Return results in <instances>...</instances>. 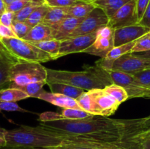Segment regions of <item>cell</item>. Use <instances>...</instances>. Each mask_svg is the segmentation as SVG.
<instances>
[{"label":"cell","mask_w":150,"mask_h":149,"mask_svg":"<svg viewBox=\"0 0 150 149\" xmlns=\"http://www.w3.org/2000/svg\"><path fill=\"white\" fill-rule=\"evenodd\" d=\"M48 132L63 140L59 145L33 149H141L138 143L120 134L110 132L75 134L59 131L40 124Z\"/></svg>","instance_id":"obj_1"},{"label":"cell","mask_w":150,"mask_h":149,"mask_svg":"<svg viewBox=\"0 0 150 149\" xmlns=\"http://www.w3.org/2000/svg\"><path fill=\"white\" fill-rule=\"evenodd\" d=\"M40 124L70 134H86L110 132L125 135L127 131V121L95 115L83 119H62L40 122Z\"/></svg>","instance_id":"obj_2"},{"label":"cell","mask_w":150,"mask_h":149,"mask_svg":"<svg viewBox=\"0 0 150 149\" xmlns=\"http://www.w3.org/2000/svg\"><path fill=\"white\" fill-rule=\"evenodd\" d=\"M7 145L32 148L54 147L62 144L60 137L48 132L40 126H21L19 128L7 130L5 134Z\"/></svg>","instance_id":"obj_3"},{"label":"cell","mask_w":150,"mask_h":149,"mask_svg":"<svg viewBox=\"0 0 150 149\" xmlns=\"http://www.w3.org/2000/svg\"><path fill=\"white\" fill-rule=\"evenodd\" d=\"M83 71H67L47 68L46 84L49 83H59L71 85L83 90L90 91L95 89H104L107 85L98 77L87 65Z\"/></svg>","instance_id":"obj_4"},{"label":"cell","mask_w":150,"mask_h":149,"mask_svg":"<svg viewBox=\"0 0 150 149\" xmlns=\"http://www.w3.org/2000/svg\"><path fill=\"white\" fill-rule=\"evenodd\" d=\"M0 47L16 62L43 63L54 60L46 52L18 37L0 38Z\"/></svg>","instance_id":"obj_5"},{"label":"cell","mask_w":150,"mask_h":149,"mask_svg":"<svg viewBox=\"0 0 150 149\" xmlns=\"http://www.w3.org/2000/svg\"><path fill=\"white\" fill-rule=\"evenodd\" d=\"M47 68L39 62H15L10 71L9 87L21 86L38 81H46Z\"/></svg>","instance_id":"obj_6"},{"label":"cell","mask_w":150,"mask_h":149,"mask_svg":"<svg viewBox=\"0 0 150 149\" xmlns=\"http://www.w3.org/2000/svg\"><path fill=\"white\" fill-rule=\"evenodd\" d=\"M103 68V67H102ZM104 69V68H103ZM111 83L124 88L129 99L147 98L150 99V87L141 84L133 74L115 70L104 69Z\"/></svg>","instance_id":"obj_7"},{"label":"cell","mask_w":150,"mask_h":149,"mask_svg":"<svg viewBox=\"0 0 150 149\" xmlns=\"http://www.w3.org/2000/svg\"><path fill=\"white\" fill-rule=\"evenodd\" d=\"M114 29L108 26H103L96 32V39L89 48L83 53L97 56L104 58L108 53L114 48Z\"/></svg>","instance_id":"obj_8"},{"label":"cell","mask_w":150,"mask_h":149,"mask_svg":"<svg viewBox=\"0 0 150 149\" xmlns=\"http://www.w3.org/2000/svg\"><path fill=\"white\" fill-rule=\"evenodd\" d=\"M108 20L109 18L103 10L96 7L85 18H83L81 23L68 38L97 32L98 29L107 26Z\"/></svg>","instance_id":"obj_9"},{"label":"cell","mask_w":150,"mask_h":149,"mask_svg":"<svg viewBox=\"0 0 150 149\" xmlns=\"http://www.w3.org/2000/svg\"><path fill=\"white\" fill-rule=\"evenodd\" d=\"M94 101L95 115L108 117L118 109L120 103L104 89H95L89 91Z\"/></svg>","instance_id":"obj_10"},{"label":"cell","mask_w":150,"mask_h":149,"mask_svg":"<svg viewBox=\"0 0 150 149\" xmlns=\"http://www.w3.org/2000/svg\"><path fill=\"white\" fill-rule=\"evenodd\" d=\"M147 69H150V59L129 53L113 61L111 70L134 74Z\"/></svg>","instance_id":"obj_11"},{"label":"cell","mask_w":150,"mask_h":149,"mask_svg":"<svg viewBox=\"0 0 150 149\" xmlns=\"http://www.w3.org/2000/svg\"><path fill=\"white\" fill-rule=\"evenodd\" d=\"M139 23L136 13V1L131 0L123 5L111 18L107 26L116 29Z\"/></svg>","instance_id":"obj_12"},{"label":"cell","mask_w":150,"mask_h":149,"mask_svg":"<svg viewBox=\"0 0 150 149\" xmlns=\"http://www.w3.org/2000/svg\"><path fill=\"white\" fill-rule=\"evenodd\" d=\"M96 39V32L73 37L61 41L58 58L72 53H83L92 45Z\"/></svg>","instance_id":"obj_13"},{"label":"cell","mask_w":150,"mask_h":149,"mask_svg":"<svg viewBox=\"0 0 150 149\" xmlns=\"http://www.w3.org/2000/svg\"><path fill=\"white\" fill-rule=\"evenodd\" d=\"M149 32H150L149 28L139 23L114 29V47L133 42Z\"/></svg>","instance_id":"obj_14"},{"label":"cell","mask_w":150,"mask_h":149,"mask_svg":"<svg viewBox=\"0 0 150 149\" xmlns=\"http://www.w3.org/2000/svg\"><path fill=\"white\" fill-rule=\"evenodd\" d=\"M83 20V18H78L67 15L57 27L53 29L54 39L59 41L67 39Z\"/></svg>","instance_id":"obj_15"},{"label":"cell","mask_w":150,"mask_h":149,"mask_svg":"<svg viewBox=\"0 0 150 149\" xmlns=\"http://www.w3.org/2000/svg\"><path fill=\"white\" fill-rule=\"evenodd\" d=\"M38 99L48 102L56 106L61 107L63 108H76L81 109L78 103L77 100L73 98L69 97L61 93L46 92L44 91L40 93ZM82 110V109H81Z\"/></svg>","instance_id":"obj_16"},{"label":"cell","mask_w":150,"mask_h":149,"mask_svg":"<svg viewBox=\"0 0 150 149\" xmlns=\"http://www.w3.org/2000/svg\"><path fill=\"white\" fill-rule=\"evenodd\" d=\"M28 42H40L54 39L53 29L44 23H41L33 26L27 34L23 38Z\"/></svg>","instance_id":"obj_17"},{"label":"cell","mask_w":150,"mask_h":149,"mask_svg":"<svg viewBox=\"0 0 150 149\" xmlns=\"http://www.w3.org/2000/svg\"><path fill=\"white\" fill-rule=\"evenodd\" d=\"M15 62L16 61H13L2 50V52L0 54V90L10 86V71Z\"/></svg>","instance_id":"obj_18"},{"label":"cell","mask_w":150,"mask_h":149,"mask_svg":"<svg viewBox=\"0 0 150 149\" xmlns=\"http://www.w3.org/2000/svg\"><path fill=\"white\" fill-rule=\"evenodd\" d=\"M67 15V7H50L45 15L42 23L50 26L52 29L57 27L64 20Z\"/></svg>","instance_id":"obj_19"},{"label":"cell","mask_w":150,"mask_h":149,"mask_svg":"<svg viewBox=\"0 0 150 149\" xmlns=\"http://www.w3.org/2000/svg\"><path fill=\"white\" fill-rule=\"evenodd\" d=\"M49 86V89L52 93H61L69 97L77 99L82 93H84L83 89L71 85L59 83H47Z\"/></svg>","instance_id":"obj_20"},{"label":"cell","mask_w":150,"mask_h":149,"mask_svg":"<svg viewBox=\"0 0 150 149\" xmlns=\"http://www.w3.org/2000/svg\"><path fill=\"white\" fill-rule=\"evenodd\" d=\"M131 0H94L95 7L102 9L108 18H111L123 5Z\"/></svg>","instance_id":"obj_21"},{"label":"cell","mask_w":150,"mask_h":149,"mask_svg":"<svg viewBox=\"0 0 150 149\" xmlns=\"http://www.w3.org/2000/svg\"><path fill=\"white\" fill-rule=\"evenodd\" d=\"M95 7L91 1H79L74 5L67 7V15L78 18H84Z\"/></svg>","instance_id":"obj_22"},{"label":"cell","mask_w":150,"mask_h":149,"mask_svg":"<svg viewBox=\"0 0 150 149\" xmlns=\"http://www.w3.org/2000/svg\"><path fill=\"white\" fill-rule=\"evenodd\" d=\"M29 95L26 94L23 91L16 88H6L0 90V101L1 102H14L23 100L29 98Z\"/></svg>","instance_id":"obj_23"},{"label":"cell","mask_w":150,"mask_h":149,"mask_svg":"<svg viewBox=\"0 0 150 149\" xmlns=\"http://www.w3.org/2000/svg\"><path fill=\"white\" fill-rule=\"evenodd\" d=\"M31 43L33 44L34 45L38 47V48L41 49L42 51L46 52L49 55H51L54 60L58 58V54L59 52L61 41L53 39H50V40L40 41V42H31Z\"/></svg>","instance_id":"obj_24"},{"label":"cell","mask_w":150,"mask_h":149,"mask_svg":"<svg viewBox=\"0 0 150 149\" xmlns=\"http://www.w3.org/2000/svg\"><path fill=\"white\" fill-rule=\"evenodd\" d=\"M46 3L45 0H31L30 3L18 13H15L14 20L17 21H26L30 16L32 12L38 7Z\"/></svg>","instance_id":"obj_25"},{"label":"cell","mask_w":150,"mask_h":149,"mask_svg":"<svg viewBox=\"0 0 150 149\" xmlns=\"http://www.w3.org/2000/svg\"><path fill=\"white\" fill-rule=\"evenodd\" d=\"M45 84H46V81H38L29 83V84L24 85V86H13L11 88H16V89H20L25 92L26 94L29 95V97L38 98V99L40 93L44 91L43 86Z\"/></svg>","instance_id":"obj_26"},{"label":"cell","mask_w":150,"mask_h":149,"mask_svg":"<svg viewBox=\"0 0 150 149\" xmlns=\"http://www.w3.org/2000/svg\"><path fill=\"white\" fill-rule=\"evenodd\" d=\"M48 8H49V6L48 5L47 3L39 6L32 12V14L30 15V16L28 18V19L25 22L28 23L31 27H33V26L42 23L44 18H45V15L48 12Z\"/></svg>","instance_id":"obj_27"},{"label":"cell","mask_w":150,"mask_h":149,"mask_svg":"<svg viewBox=\"0 0 150 149\" xmlns=\"http://www.w3.org/2000/svg\"><path fill=\"white\" fill-rule=\"evenodd\" d=\"M104 90L110 95H111L114 99H117L120 104L125 102L127 99H129L128 94L125 89L122 86H119V85L112 83L109 86H105L104 88Z\"/></svg>","instance_id":"obj_28"},{"label":"cell","mask_w":150,"mask_h":149,"mask_svg":"<svg viewBox=\"0 0 150 149\" xmlns=\"http://www.w3.org/2000/svg\"><path fill=\"white\" fill-rule=\"evenodd\" d=\"M61 114L64 119L69 120L83 119V118L95 116L86 111L81 109H76V108H64Z\"/></svg>","instance_id":"obj_29"},{"label":"cell","mask_w":150,"mask_h":149,"mask_svg":"<svg viewBox=\"0 0 150 149\" xmlns=\"http://www.w3.org/2000/svg\"><path fill=\"white\" fill-rule=\"evenodd\" d=\"M79 106L83 110L86 111L89 113L95 115V107H94V101L92 97V95L89 91L82 93L77 99Z\"/></svg>","instance_id":"obj_30"},{"label":"cell","mask_w":150,"mask_h":149,"mask_svg":"<svg viewBox=\"0 0 150 149\" xmlns=\"http://www.w3.org/2000/svg\"><path fill=\"white\" fill-rule=\"evenodd\" d=\"M150 51V32L136 39V44L131 50V53H142Z\"/></svg>","instance_id":"obj_31"},{"label":"cell","mask_w":150,"mask_h":149,"mask_svg":"<svg viewBox=\"0 0 150 149\" xmlns=\"http://www.w3.org/2000/svg\"><path fill=\"white\" fill-rule=\"evenodd\" d=\"M11 27L14 31L16 37L21 39H23L32 29V27L25 21H17V20L13 21Z\"/></svg>","instance_id":"obj_32"},{"label":"cell","mask_w":150,"mask_h":149,"mask_svg":"<svg viewBox=\"0 0 150 149\" xmlns=\"http://www.w3.org/2000/svg\"><path fill=\"white\" fill-rule=\"evenodd\" d=\"M0 110L10 112H28L29 111L21 108L16 102H1L0 101Z\"/></svg>","instance_id":"obj_33"},{"label":"cell","mask_w":150,"mask_h":149,"mask_svg":"<svg viewBox=\"0 0 150 149\" xmlns=\"http://www.w3.org/2000/svg\"><path fill=\"white\" fill-rule=\"evenodd\" d=\"M132 74H133L141 84L150 87V69L142 70Z\"/></svg>","instance_id":"obj_34"},{"label":"cell","mask_w":150,"mask_h":149,"mask_svg":"<svg viewBox=\"0 0 150 149\" xmlns=\"http://www.w3.org/2000/svg\"><path fill=\"white\" fill-rule=\"evenodd\" d=\"M39 118L40 122H47V121H54L64 119L62 114H59L54 112H50V111H47V112L41 113L40 115Z\"/></svg>","instance_id":"obj_35"},{"label":"cell","mask_w":150,"mask_h":149,"mask_svg":"<svg viewBox=\"0 0 150 149\" xmlns=\"http://www.w3.org/2000/svg\"><path fill=\"white\" fill-rule=\"evenodd\" d=\"M81 0H48L46 1L50 7H69L74 5Z\"/></svg>","instance_id":"obj_36"},{"label":"cell","mask_w":150,"mask_h":149,"mask_svg":"<svg viewBox=\"0 0 150 149\" xmlns=\"http://www.w3.org/2000/svg\"><path fill=\"white\" fill-rule=\"evenodd\" d=\"M31 0H18L6 6V10L16 13L29 4Z\"/></svg>","instance_id":"obj_37"},{"label":"cell","mask_w":150,"mask_h":149,"mask_svg":"<svg viewBox=\"0 0 150 149\" xmlns=\"http://www.w3.org/2000/svg\"><path fill=\"white\" fill-rule=\"evenodd\" d=\"M136 13H137L139 22L143 17L146 10L150 0H136Z\"/></svg>","instance_id":"obj_38"},{"label":"cell","mask_w":150,"mask_h":149,"mask_svg":"<svg viewBox=\"0 0 150 149\" xmlns=\"http://www.w3.org/2000/svg\"><path fill=\"white\" fill-rule=\"evenodd\" d=\"M14 13L8 11V10H6L0 16V23L7 26H11L13 21H14Z\"/></svg>","instance_id":"obj_39"},{"label":"cell","mask_w":150,"mask_h":149,"mask_svg":"<svg viewBox=\"0 0 150 149\" xmlns=\"http://www.w3.org/2000/svg\"><path fill=\"white\" fill-rule=\"evenodd\" d=\"M17 37L11 26H7L0 23V38Z\"/></svg>","instance_id":"obj_40"},{"label":"cell","mask_w":150,"mask_h":149,"mask_svg":"<svg viewBox=\"0 0 150 149\" xmlns=\"http://www.w3.org/2000/svg\"><path fill=\"white\" fill-rule=\"evenodd\" d=\"M139 24L142 25V26H146V27L150 29V1L143 17L141 19L140 21L139 22Z\"/></svg>","instance_id":"obj_41"},{"label":"cell","mask_w":150,"mask_h":149,"mask_svg":"<svg viewBox=\"0 0 150 149\" xmlns=\"http://www.w3.org/2000/svg\"><path fill=\"white\" fill-rule=\"evenodd\" d=\"M7 129L0 127V147L7 145V142L5 139V134Z\"/></svg>","instance_id":"obj_42"},{"label":"cell","mask_w":150,"mask_h":149,"mask_svg":"<svg viewBox=\"0 0 150 149\" xmlns=\"http://www.w3.org/2000/svg\"><path fill=\"white\" fill-rule=\"evenodd\" d=\"M0 149H33L32 148H26V147H13V146H3L0 147Z\"/></svg>","instance_id":"obj_43"},{"label":"cell","mask_w":150,"mask_h":149,"mask_svg":"<svg viewBox=\"0 0 150 149\" xmlns=\"http://www.w3.org/2000/svg\"><path fill=\"white\" fill-rule=\"evenodd\" d=\"M6 11V4L3 0H0V16L4 12Z\"/></svg>","instance_id":"obj_44"},{"label":"cell","mask_w":150,"mask_h":149,"mask_svg":"<svg viewBox=\"0 0 150 149\" xmlns=\"http://www.w3.org/2000/svg\"><path fill=\"white\" fill-rule=\"evenodd\" d=\"M141 149H150V143L145 142V143H139Z\"/></svg>","instance_id":"obj_45"},{"label":"cell","mask_w":150,"mask_h":149,"mask_svg":"<svg viewBox=\"0 0 150 149\" xmlns=\"http://www.w3.org/2000/svg\"><path fill=\"white\" fill-rule=\"evenodd\" d=\"M3 1H4V3H5L6 6H7V5H9V4H11V3L14 2V1H18V0H3Z\"/></svg>","instance_id":"obj_46"},{"label":"cell","mask_w":150,"mask_h":149,"mask_svg":"<svg viewBox=\"0 0 150 149\" xmlns=\"http://www.w3.org/2000/svg\"><path fill=\"white\" fill-rule=\"evenodd\" d=\"M1 52H2V50H1V47H0V54H1Z\"/></svg>","instance_id":"obj_47"},{"label":"cell","mask_w":150,"mask_h":149,"mask_svg":"<svg viewBox=\"0 0 150 149\" xmlns=\"http://www.w3.org/2000/svg\"><path fill=\"white\" fill-rule=\"evenodd\" d=\"M86 1H91V2H92V1H94V0H86Z\"/></svg>","instance_id":"obj_48"},{"label":"cell","mask_w":150,"mask_h":149,"mask_svg":"<svg viewBox=\"0 0 150 149\" xmlns=\"http://www.w3.org/2000/svg\"><path fill=\"white\" fill-rule=\"evenodd\" d=\"M81 1H86V0H81Z\"/></svg>","instance_id":"obj_49"},{"label":"cell","mask_w":150,"mask_h":149,"mask_svg":"<svg viewBox=\"0 0 150 149\" xmlns=\"http://www.w3.org/2000/svg\"><path fill=\"white\" fill-rule=\"evenodd\" d=\"M45 1H48V0H45Z\"/></svg>","instance_id":"obj_50"},{"label":"cell","mask_w":150,"mask_h":149,"mask_svg":"<svg viewBox=\"0 0 150 149\" xmlns=\"http://www.w3.org/2000/svg\"><path fill=\"white\" fill-rule=\"evenodd\" d=\"M1 110H0V112H1Z\"/></svg>","instance_id":"obj_51"}]
</instances>
